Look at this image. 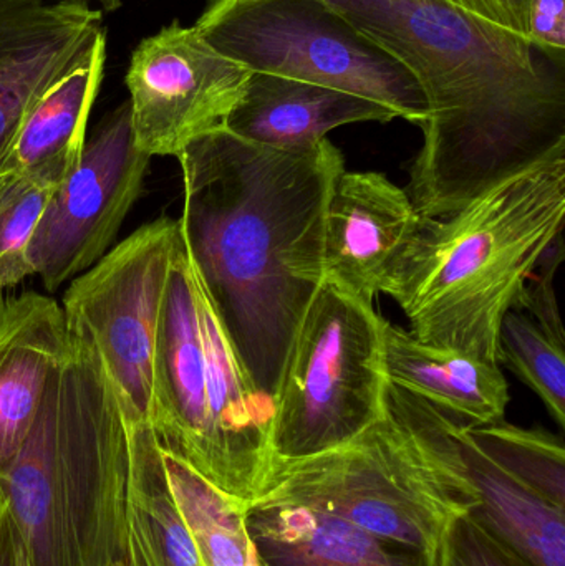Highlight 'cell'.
Listing matches in <instances>:
<instances>
[{
	"label": "cell",
	"instance_id": "5b68a950",
	"mask_svg": "<svg viewBox=\"0 0 565 566\" xmlns=\"http://www.w3.org/2000/svg\"><path fill=\"white\" fill-rule=\"evenodd\" d=\"M153 373L149 428L159 448L251 505L274 464V405L245 375L185 235L166 281Z\"/></svg>",
	"mask_w": 565,
	"mask_h": 566
},
{
	"label": "cell",
	"instance_id": "7a4b0ae2",
	"mask_svg": "<svg viewBox=\"0 0 565 566\" xmlns=\"http://www.w3.org/2000/svg\"><path fill=\"white\" fill-rule=\"evenodd\" d=\"M401 63L427 99L410 169L418 214L444 218L565 146V66L440 0H322Z\"/></svg>",
	"mask_w": 565,
	"mask_h": 566
},
{
	"label": "cell",
	"instance_id": "ffe728a7",
	"mask_svg": "<svg viewBox=\"0 0 565 566\" xmlns=\"http://www.w3.org/2000/svg\"><path fill=\"white\" fill-rule=\"evenodd\" d=\"M128 422L126 566H201L166 481L161 448L146 422Z\"/></svg>",
	"mask_w": 565,
	"mask_h": 566
},
{
	"label": "cell",
	"instance_id": "30bf717a",
	"mask_svg": "<svg viewBox=\"0 0 565 566\" xmlns=\"http://www.w3.org/2000/svg\"><path fill=\"white\" fill-rule=\"evenodd\" d=\"M151 159L136 146L128 102L100 123L30 242L33 275L49 292L88 271L115 245L145 188Z\"/></svg>",
	"mask_w": 565,
	"mask_h": 566
},
{
	"label": "cell",
	"instance_id": "7c38bea8",
	"mask_svg": "<svg viewBox=\"0 0 565 566\" xmlns=\"http://www.w3.org/2000/svg\"><path fill=\"white\" fill-rule=\"evenodd\" d=\"M391 415L423 431L473 491L470 517L531 566H565V509L544 501L491 461L467 424L425 399L387 382Z\"/></svg>",
	"mask_w": 565,
	"mask_h": 566
},
{
	"label": "cell",
	"instance_id": "9c48e42d",
	"mask_svg": "<svg viewBox=\"0 0 565 566\" xmlns=\"http://www.w3.org/2000/svg\"><path fill=\"white\" fill-rule=\"evenodd\" d=\"M181 242L179 219H155L70 281L60 303L69 332L102 359L126 421L153 418L156 329Z\"/></svg>",
	"mask_w": 565,
	"mask_h": 566
},
{
	"label": "cell",
	"instance_id": "ac0fdd59",
	"mask_svg": "<svg viewBox=\"0 0 565 566\" xmlns=\"http://www.w3.org/2000/svg\"><path fill=\"white\" fill-rule=\"evenodd\" d=\"M248 527L264 566H428L401 545L301 505L249 507Z\"/></svg>",
	"mask_w": 565,
	"mask_h": 566
},
{
	"label": "cell",
	"instance_id": "4316f807",
	"mask_svg": "<svg viewBox=\"0 0 565 566\" xmlns=\"http://www.w3.org/2000/svg\"><path fill=\"white\" fill-rule=\"evenodd\" d=\"M440 2L526 39L530 0H440Z\"/></svg>",
	"mask_w": 565,
	"mask_h": 566
},
{
	"label": "cell",
	"instance_id": "277c9868",
	"mask_svg": "<svg viewBox=\"0 0 565 566\" xmlns=\"http://www.w3.org/2000/svg\"><path fill=\"white\" fill-rule=\"evenodd\" d=\"M565 221V146L453 214L423 219L388 296L410 333L498 365L500 328Z\"/></svg>",
	"mask_w": 565,
	"mask_h": 566
},
{
	"label": "cell",
	"instance_id": "d4e9b609",
	"mask_svg": "<svg viewBox=\"0 0 565 566\" xmlns=\"http://www.w3.org/2000/svg\"><path fill=\"white\" fill-rule=\"evenodd\" d=\"M440 566H531L488 534L470 515L457 518L444 541Z\"/></svg>",
	"mask_w": 565,
	"mask_h": 566
},
{
	"label": "cell",
	"instance_id": "5bb4252c",
	"mask_svg": "<svg viewBox=\"0 0 565 566\" xmlns=\"http://www.w3.org/2000/svg\"><path fill=\"white\" fill-rule=\"evenodd\" d=\"M105 36L88 3L0 0V163L32 106Z\"/></svg>",
	"mask_w": 565,
	"mask_h": 566
},
{
	"label": "cell",
	"instance_id": "603a6c76",
	"mask_svg": "<svg viewBox=\"0 0 565 566\" xmlns=\"http://www.w3.org/2000/svg\"><path fill=\"white\" fill-rule=\"evenodd\" d=\"M72 169L0 176V295L32 277L30 242L46 206Z\"/></svg>",
	"mask_w": 565,
	"mask_h": 566
},
{
	"label": "cell",
	"instance_id": "9a60e30c",
	"mask_svg": "<svg viewBox=\"0 0 565 566\" xmlns=\"http://www.w3.org/2000/svg\"><path fill=\"white\" fill-rule=\"evenodd\" d=\"M66 346L55 298L35 290L0 298V474L25 441Z\"/></svg>",
	"mask_w": 565,
	"mask_h": 566
},
{
	"label": "cell",
	"instance_id": "d6986e66",
	"mask_svg": "<svg viewBox=\"0 0 565 566\" xmlns=\"http://www.w3.org/2000/svg\"><path fill=\"white\" fill-rule=\"evenodd\" d=\"M105 63L106 36L85 62L50 86L32 106L0 163V176L75 168L85 148L86 125Z\"/></svg>",
	"mask_w": 565,
	"mask_h": 566
},
{
	"label": "cell",
	"instance_id": "44dd1931",
	"mask_svg": "<svg viewBox=\"0 0 565 566\" xmlns=\"http://www.w3.org/2000/svg\"><path fill=\"white\" fill-rule=\"evenodd\" d=\"M161 461L201 566H264L249 532L248 502L226 494L163 449Z\"/></svg>",
	"mask_w": 565,
	"mask_h": 566
},
{
	"label": "cell",
	"instance_id": "83f0119b",
	"mask_svg": "<svg viewBox=\"0 0 565 566\" xmlns=\"http://www.w3.org/2000/svg\"><path fill=\"white\" fill-rule=\"evenodd\" d=\"M0 566H33L29 548L0 491Z\"/></svg>",
	"mask_w": 565,
	"mask_h": 566
},
{
	"label": "cell",
	"instance_id": "484cf974",
	"mask_svg": "<svg viewBox=\"0 0 565 566\" xmlns=\"http://www.w3.org/2000/svg\"><path fill=\"white\" fill-rule=\"evenodd\" d=\"M526 25L534 49L565 66V0H530Z\"/></svg>",
	"mask_w": 565,
	"mask_h": 566
},
{
	"label": "cell",
	"instance_id": "4fadbf2b",
	"mask_svg": "<svg viewBox=\"0 0 565 566\" xmlns=\"http://www.w3.org/2000/svg\"><path fill=\"white\" fill-rule=\"evenodd\" d=\"M423 219L387 176L344 169L325 209L324 279L374 305L390 292Z\"/></svg>",
	"mask_w": 565,
	"mask_h": 566
},
{
	"label": "cell",
	"instance_id": "8992f818",
	"mask_svg": "<svg viewBox=\"0 0 565 566\" xmlns=\"http://www.w3.org/2000/svg\"><path fill=\"white\" fill-rule=\"evenodd\" d=\"M255 505H301L357 527L440 566L457 518L477 505L453 462L385 412L338 448L297 461H274Z\"/></svg>",
	"mask_w": 565,
	"mask_h": 566
},
{
	"label": "cell",
	"instance_id": "f1b7e54d",
	"mask_svg": "<svg viewBox=\"0 0 565 566\" xmlns=\"http://www.w3.org/2000/svg\"><path fill=\"white\" fill-rule=\"evenodd\" d=\"M76 2H98L103 9L108 10V12H113V10L118 9L122 6V0H76Z\"/></svg>",
	"mask_w": 565,
	"mask_h": 566
},
{
	"label": "cell",
	"instance_id": "52a82bcc",
	"mask_svg": "<svg viewBox=\"0 0 565 566\" xmlns=\"http://www.w3.org/2000/svg\"><path fill=\"white\" fill-rule=\"evenodd\" d=\"M385 323L372 303L324 279L295 333L274 398V461L331 451L384 418Z\"/></svg>",
	"mask_w": 565,
	"mask_h": 566
},
{
	"label": "cell",
	"instance_id": "2e32d148",
	"mask_svg": "<svg viewBox=\"0 0 565 566\" xmlns=\"http://www.w3.org/2000/svg\"><path fill=\"white\" fill-rule=\"evenodd\" d=\"M398 118L387 106L364 96L315 83L252 73L224 128L255 145L305 151L332 129L355 123H388Z\"/></svg>",
	"mask_w": 565,
	"mask_h": 566
},
{
	"label": "cell",
	"instance_id": "7402d4cb",
	"mask_svg": "<svg viewBox=\"0 0 565 566\" xmlns=\"http://www.w3.org/2000/svg\"><path fill=\"white\" fill-rule=\"evenodd\" d=\"M467 428L474 444L511 478L544 501L565 509V451L559 438L504 419Z\"/></svg>",
	"mask_w": 565,
	"mask_h": 566
},
{
	"label": "cell",
	"instance_id": "6da1fadb",
	"mask_svg": "<svg viewBox=\"0 0 565 566\" xmlns=\"http://www.w3.org/2000/svg\"><path fill=\"white\" fill-rule=\"evenodd\" d=\"M179 218L202 285L259 395L272 401L324 282V221L344 156L255 145L224 126L179 155Z\"/></svg>",
	"mask_w": 565,
	"mask_h": 566
},
{
	"label": "cell",
	"instance_id": "8fae6325",
	"mask_svg": "<svg viewBox=\"0 0 565 566\" xmlns=\"http://www.w3.org/2000/svg\"><path fill=\"white\" fill-rule=\"evenodd\" d=\"M252 72L175 20L136 46L126 72L133 136L146 155L175 156L224 126Z\"/></svg>",
	"mask_w": 565,
	"mask_h": 566
},
{
	"label": "cell",
	"instance_id": "ba28073f",
	"mask_svg": "<svg viewBox=\"0 0 565 566\" xmlns=\"http://www.w3.org/2000/svg\"><path fill=\"white\" fill-rule=\"evenodd\" d=\"M195 27L249 72L354 93L415 125L427 118L411 73L322 0H209Z\"/></svg>",
	"mask_w": 565,
	"mask_h": 566
},
{
	"label": "cell",
	"instance_id": "f546056e",
	"mask_svg": "<svg viewBox=\"0 0 565 566\" xmlns=\"http://www.w3.org/2000/svg\"><path fill=\"white\" fill-rule=\"evenodd\" d=\"M118 566H126V565H118Z\"/></svg>",
	"mask_w": 565,
	"mask_h": 566
},
{
	"label": "cell",
	"instance_id": "3957f363",
	"mask_svg": "<svg viewBox=\"0 0 565 566\" xmlns=\"http://www.w3.org/2000/svg\"><path fill=\"white\" fill-rule=\"evenodd\" d=\"M128 422L102 359L69 332L35 421L0 474L33 566L125 565Z\"/></svg>",
	"mask_w": 565,
	"mask_h": 566
},
{
	"label": "cell",
	"instance_id": "e0dca14e",
	"mask_svg": "<svg viewBox=\"0 0 565 566\" xmlns=\"http://www.w3.org/2000/svg\"><path fill=\"white\" fill-rule=\"evenodd\" d=\"M384 369L388 382L437 406L464 424L501 421L510 386L500 365L438 348L385 323Z\"/></svg>",
	"mask_w": 565,
	"mask_h": 566
},
{
	"label": "cell",
	"instance_id": "cb8c5ba5",
	"mask_svg": "<svg viewBox=\"0 0 565 566\" xmlns=\"http://www.w3.org/2000/svg\"><path fill=\"white\" fill-rule=\"evenodd\" d=\"M506 365L565 424V342L544 332L526 312L510 310L500 328L498 365Z\"/></svg>",
	"mask_w": 565,
	"mask_h": 566
}]
</instances>
